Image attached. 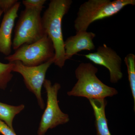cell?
<instances>
[{"instance_id": "6da1fadb", "label": "cell", "mask_w": 135, "mask_h": 135, "mask_svg": "<svg viewBox=\"0 0 135 135\" xmlns=\"http://www.w3.org/2000/svg\"><path fill=\"white\" fill-rule=\"evenodd\" d=\"M73 2L72 0H51L42 17L44 31L51 40L55 49L54 64L60 68L66 61L62 22Z\"/></svg>"}, {"instance_id": "7a4b0ae2", "label": "cell", "mask_w": 135, "mask_h": 135, "mask_svg": "<svg viewBox=\"0 0 135 135\" xmlns=\"http://www.w3.org/2000/svg\"><path fill=\"white\" fill-rule=\"evenodd\" d=\"M98 69L90 63H81L75 70L77 81L67 92L69 96L81 97L88 99H105L118 94L114 88L105 84L97 77Z\"/></svg>"}, {"instance_id": "3957f363", "label": "cell", "mask_w": 135, "mask_h": 135, "mask_svg": "<svg viewBox=\"0 0 135 135\" xmlns=\"http://www.w3.org/2000/svg\"><path fill=\"white\" fill-rule=\"evenodd\" d=\"M135 0H89L80 6L74 21L76 33L87 31L94 22L113 16L128 5H134Z\"/></svg>"}, {"instance_id": "277c9868", "label": "cell", "mask_w": 135, "mask_h": 135, "mask_svg": "<svg viewBox=\"0 0 135 135\" xmlns=\"http://www.w3.org/2000/svg\"><path fill=\"white\" fill-rule=\"evenodd\" d=\"M16 25L12 47L16 50L20 46L40 40L46 34L42 23L41 12L44 7H25Z\"/></svg>"}, {"instance_id": "5b68a950", "label": "cell", "mask_w": 135, "mask_h": 135, "mask_svg": "<svg viewBox=\"0 0 135 135\" xmlns=\"http://www.w3.org/2000/svg\"><path fill=\"white\" fill-rule=\"evenodd\" d=\"M55 51L51 39L45 35L40 40L20 46L5 60L9 62L19 61L24 65L34 66L40 65L55 58Z\"/></svg>"}, {"instance_id": "8992f818", "label": "cell", "mask_w": 135, "mask_h": 135, "mask_svg": "<svg viewBox=\"0 0 135 135\" xmlns=\"http://www.w3.org/2000/svg\"><path fill=\"white\" fill-rule=\"evenodd\" d=\"M43 86L47 93V104L39 124L38 135H44L49 129L70 121L69 115L62 112L59 105L57 95L60 84L57 83L52 84L50 80L46 79Z\"/></svg>"}, {"instance_id": "52a82bcc", "label": "cell", "mask_w": 135, "mask_h": 135, "mask_svg": "<svg viewBox=\"0 0 135 135\" xmlns=\"http://www.w3.org/2000/svg\"><path fill=\"white\" fill-rule=\"evenodd\" d=\"M12 62V72L18 73L23 76L26 88L36 97L40 108L44 109L45 104L42 97V88L46 79V73L51 65L54 64V59L34 66H26L19 61Z\"/></svg>"}, {"instance_id": "ba28073f", "label": "cell", "mask_w": 135, "mask_h": 135, "mask_svg": "<svg viewBox=\"0 0 135 135\" xmlns=\"http://www.w3.org/2000/svg\"><path fill=\"white\" fill-rule=\"evenodd\" d=\"M84 56L94 64L107 68L109 71L111 83H117L123 78L122 59L116 51L106 44L99 46L95 52Z\"/></svg>"}, {"instance_id": "9c48e42d", "label": "cell", "mask_w": 135, "mask_h": 135, "mask_svg": "<svg viewBox=\"0 0 135 135\" xmlns=\"http://www.w3.org/2000/svg\"><path fill=\"white\" fill-rule=\"evenodd\" d=\"M20 4L21 2L18 1L9 10L4 13L0 26V52L6 56L11 53L12 31Z\"/></svg>"}, {"instance_id": "30bf717a", "label": "cell", "mask_w": 135, "mask_h": 135, "mask_svg": "<svg viewBox=\"0 0 135 135\" xmlns=\"http://www.w3.org/2000/svg\"><path fill=\"white\" fill-rule=\"evenodd\" d=\"M95 36L94 32L85 31L68 38L64 41L66 60L81 51L94 50L95 47L93 40Z\"/></svg>"}, {"instance_id": "8fae6325", "label": "cell", "mask_w": 135, "mask_h": 135, "mask_svg": "<svg viewBox=\"0 0 135 135\" xmlns=\"http://www.w3.org/2000/svg\"><path fill=\"white\" fill-rule=\"evenodd\" d=\"M88 100L94 111L97 135H112L105 115L107 101L105 99H89Z\"/></svg>"}, {"instance_id": "7c38bea8", "label": "cell", "mask_w": 135, "mask_h": 135, "mask_svg": "<svg viewBox=\"0 0 135 135\" xmlns=\"http://www.w3.org/2000/svg\"><path fill=\"white\" fill-rule=\"evenodd\" d=\"M25 108L24 104L14 106L0 102V120L5 122L11 128L14 129L13 127L14 118Z\"/></svg>"}, {"instance_id": "4fadbf2b", "label": "cell", "mask_w": 135, "mask_h": 135, "mask_svg": "<svg viewBox=\"0 0 135 135\" xmlns=\"http://www.w3.org/2000/svg\"><path fill=\"white\" fill-rule=\"evenodd\" d=\"M124 62L127 69L128 78L134 101V110L135 111V55L129 53L126 55Z\"/></svg>"}, {"instance_id": "5bb4252c", "label": "cell", "mask_w": 135, "mask_h": 135, "mask_svg": "<svg viewBox=\"0 0 135 135\" xmlns=\"http://www.w3.org/2000/svg\"><path fill=\"white\" fill-rule=\"evenodd\" d=\"M13 64H4L0 62V89L5 90L13 75L12 74Z\"/></svg>"}, {"instance_id": "9a60e30c", "label": "cell", "mask_w": 135, "mask_h": 135, "mask_svg": "<svg viewBox=\"0 0 135 135\" xmlns=\"http://www.w3.org/2000/svg\"><path fill=\"white\" fill-rule=\"evenodd\" d=\"M18 1L17 0H0V9L3 13H6Z\"/></svg>"}, {"instance_id": "2e32d148", "label": "cell", "mask_w": 135, "mask_h": 135, "mask_svg": "<svg viewBox=\"0 0 135 135\" xmlns=\"http://www.w3.org/2000/svg\"><path fill=\"white\" fill-rule=\"evenodd\" d=\"M0 133L2 135H17L14 129L11 128L1 120H0Z\"/></svg>"}, {"instance_id": "e0dca14e", "label": "cell", "mask_w": 135, "mask_h": 135, "mask_svg": "<svg viewBox=\"0 0 135 135\" xmlns=\"http://www.w3.org/2000/svg\"><path fill=\"white\" fill-rule=\"evenodd\" d=\"M46 2V0H24L22 3L25 7H44Z\"/></svg>"}, {"instance_id": "ac0fdd59", "label": "cell", "mask_w": 135, "mask_h": 135, "mask_svg": "<svg viewBox=\"0 0 135 135\" xmlns=\"http://www.w3.org/2000/svg\"><path fill=\"white\" fill-rule=\"evenodd\" d=\"M3 13V11L1 9H0V18H1V16L2 15Z\"/></svg>"}]
</instances>
